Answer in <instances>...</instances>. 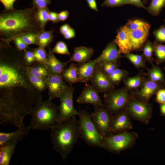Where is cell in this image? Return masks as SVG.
Instances as JSON below:
<instances>
[{
  "instance_id": "cell-1",
  "label": "cell",
  "mask_w": 165,
  "mask_h": 165,
  "mask_svg": "<svg viewBox=\"0 0 165 165\" xmlns=\"http://www.w3.org/2000/svg\"><path fill=\"white\" fill-rule=\"evenodd\" d=\"M24 52L0 42V102L17 108L31 106L43 99L31 83Z\"/></svg>"
},
{
  "instance_id": "cell-2",
  "label": "cell",
  "mask_w": 165,
  "mask_h": 165,
  "mask_svg": "<svg viewBox=\"0 0 165 165\" xmlns=\"http://www.w3.org/2000/svg\"><path fill=\"white\" fill-rule=\"evenodd\" d=\"M36 8L5 10L0 14V38L10 44L16 38L28 34H38L41 30L35 18Z\"/></svg>"
},
{
  "instance_id": "cell-3",
  "label": "cell",
  "mask_w": 165,
  "mask_h": 165,
  "mask_svg": "<svg viewBox=\"0 0 165 165\" xmlns=\"http://www.w3.org/2000/svg\"><path fill=\"white\" fill-rule=\"evenodd\" d=\"M51 139L53 148L64 160L72 152L80 138L78 120L74 116L51 129Z\"/></svg>"
},
{
  "instance_id": "cell-4",
  "label": "cell",
  "mask_w": 165,
  "mask_h": 165,
  "mask_svg": "<svg viewBox=\"0 0 165 165\" xmlns=\"http://www.w3.org/2000/svg\"><path fill=\"white\" fill-rule=\"evenodd\" d=\"M29 115L31 116L29 126L40 130L51 129L58 124V106L49 98L36 103Z\"/></svg>"
},
{
  "instance_id": "cell-5",
  "label": "cell",
  "mask_w": 165,
  "mask_h": 165,
  "mask_svg": "<svg viewBox=\"0 0 165 165\" xmlns=\"http://www.w3.org/2000/svg\"><path fill=\"white\" fill-rule=\"evenodd\" d=\"M80 138L88 145L102 148L103 137L97 130L90 114L86 110L79 111Z\"/></svg>"
},
{
  "instance_id": "cell-6",
  "label": "cell",
  "mask_w": 165,
  "mask_h": 165,
  "mask_svg": "<svg viewBox=\"0 0 165 165\" xmlns=\"http://www.w3.org/2000/svg\"><path fill=\"white\" fill-rule=\"evenodd\" d=\"M136 135L134 133L125 131L104 138L102 148L112 153H119L132 144Z\"/></svg>"
},
{
  "instance_id": "cell-7",
  "label": "cell",
  "mask_w": 165,
  "mask_h": 165,
  "mask_svg": "<svg viewBox=\"0 0 165 165\" xmlns=\"http://www.w3.org/2000/svg\"><path fill=\"white\" fill-rule=\"evenodd\" d=\"M127 90L124 88L110 90L104 95L105 107L110 113L115 114L123 110L129 101Z\"/></svg>"
},
{
  "instance_id": "cell-8",
  "label": "cell",
  "mask_w": 165,
  "mask_h": 165,
  "mask_svg": "<svg viewBox=\"0 0 165 165\" xmlns=\"http://www.w3.org/2000/svg\"><path fill=\"white\" fill-rule=\"evenodd\" d=\"M74 87L67 85L59 98L60 104L58 106V123L64 122L72 117L78 116L79 111L75 108L73 100Z\"/></svg>"
},
{
  "instance_id": "cell-9",
  "label": "cell",
  "mask_w": 165,
  "mask_h": 165,
  "mask_svg": "<svg viewBox=\"0 0 165 165\" xmlns=\"http://www.w3.org/2000/svg\"><path fill=\"white\" fill-rule=\"evenodd\" d=\"M94 108V112L90 116L97 130L103 138L109 136L113 115L108 112L105 106Z\"/></svg>"
},
{
  "instance_id": "cell-10",
  "label": "cell",
  "mask_w": 165,
  "mask_h": 165,
  "mask_svg": "<svg viewBox=\"0 0 165 165\" xmlns=\"http://www.w3.org/2000/svg\"><path fill=\"white\" fill-rule=\"evenodd\" d=\"M127 109L134 119L147 123L151 117V109L150 106L143 101L134 99L129 101Z\"/></svg>"
},
{
  "instance_id": "cell-11",
  "label": "cell",
  "mask_w": 165,
  "mask_h": 165,
  "mask_svg": "<svg viewBox=\"0 0 165 165\" xmlns=\"http://www.w3.org/2000/svg\"><path fill=\"white\" fill-rule=\"evenodd\" d=\"M45 82L48 90L49 98L51 100L59 98L67 85L61 74L51 72Z\"/></svg>"
},
{
  "instance_id": "cell-12",
  "label": "cell",
  "mask_w": 165,
  "mask_h": 165,
  "mask_svg": "<svg viewBox=\"0 0 165 165\" xmlns=\"http://www.w3.org/2000/svg\"><path fill=\"white\" fill-rule=\"evenodd\" d=\"M112 115L110 135L125 132L132 128L130 119L126 112L122 110Z\"/></svg>"
},
{
  "instance_id": "cell-13",
  "label": "cell",
  "mask_w": 165,
  "mask_h": 165,
  "mask_svg": "<svg viewBox=\"0 0 165 165\" xmlns=\"http://www.w3.org/2000/svg\"><path fill=\"white\" fill-rule=\"evenodd\" d=\"M99 93L92 85L86 84L77 99L76 101L79 104H91L93 106H105Z\"/></svg>"
},
{
  "instance_id": "cell-14",
  "label": "cell",
  "mask_w": 165,
  "mask_h": 165,
  "mask_svg": "<svg viewBox=\"0 0 165 165\" xmlns=\"http://www.w3.org/2000/svg\"><path fill=\"white\" fill-rule=\"evenodd\" d=\"M90 82L99 92L105 93L114 89L115 86L98 66L97 64Z\"/></svg>"
},
{
  "instance_id": "cell-15",
  "label": "cell",
  "mask_w": 165,
  "mask_h": 165,
  "mask_svg": "<svg viewBox=\"0 0 165 165\" xmlns=\"http://www.w3.org/2000/svg\"><path fill=\"white\" fill-rule=\"evenodd\" d=\"M114 41L118 47L120 54H125L133 50L129 36V29L126 25L119 29Z\"/></svg>"
},
{
  "instance_id": "cell-16",
  "label": "cell",
  "mask_w": 165,
  "mask_h": 165,
  "mask_svg": "<svg viewBox=\"0 0 165 165\" xmlns=\"http://www.w3.org/2000/svg\"><path fill=\"white\" fill-rule=\"evenodd\" d=\"M31 129L29 126L18 128L17 130L10 132H0V146L14 141H19L26 137Z\"/></svg>"
},
{
  "instance_id": "cell-17",
  "label": "cell",
  "mask_w": 165,
  "mask_h": 165,
  "mask_svg": "<svg viewBox=\"0 0 165 165\" xmlns=\"http://www.w3.org/2000/svg\"><path fill=\"white\" fill-rule=\"evenodd\" d=\"M117 47L114 40L108 43L101 54L96 59L97 63L118 61L122 56L119 53Z\"/></svg>"
},
{
  "instance_id": "cell-18",
  "label": "cell",
  "mask_w": 165,
  "mask_h": 165,
  "mask_svg": "<svg viewBox=\"0 0 165 165\" xmlns=\"http://www.w3.org/2000/svg\"><path fill=\"white\" fill-rule=\"evenodd\" d=\"M151 26L149 25L134 30H129V35L133 50L140 48L145 42Z\"/></svg>"
},
{
  "instance_id": "cell-19",
  "label": "cell",
  "mask_w": 165,
  "mask_h": 165,
  "mask_svg": "<svg viewBox=\"0 0 165 165\" xmlns=\"http://www.w3.org/2000/svg\"><path fill=\"white\" fill-rule=\"evenodd\" d=\"M97 64L96 59L78 64V74L81 82L87 83L90 82L95 71Z\"/></svg>"
},
{
  "instance_id": "cell-20",
  "label": "cell",
  "mask_w": 165,
  "mask_h": 165,
  "mask_svg": "<svg viewBox=\"0 0 165 165\" xmlns=\"http://www.w3.org/2000/svg\"><path fill=\"white\" fill-rule=\"evenodd\" d=\"M94 52L93 49L90 47L82 46L76 47L70 58L66 62H76L78 64L86 63L90 61Z\"/></svg>"
},
{
  "instance_id": "cell-21",
  "label": "cell",
  "mask_w": 165,
  "mask_h": 165,
  "mask_svg": "<svg viewBox=\"0 0 165 165\" xmlns=\"http://www.w3.org/2000/svg\"><path fill=\"white\" fill-rule=\"evenodd\" d=\"M48 48L47 58L45 64L51 72L61 74L68 66V63L60 61L55 56L49 46Z\"/></svg>"
},
{
  "instance_id": "cell-22",
  "label": "cell",
  "mask_w": 165,
  "mask_h": 165,
  "mask_svg": "<svg viewBox=\"0 0 165 165\" xmlns=\"http://www.w3.org/2000/svg\"><path fill=\"white\" fill-rule=\"evenodd\" d=\"M18 141L0 146V165H9Z\"/></svg>"
},
{
  "instance_id": "cell-23",
  "label": "cell",
  "mask_w": 165,
  "mask_h": 165,
  "mask_svg": "<svg viewBox=\"0 0 165 165\" xmlns=\"http://www.w3.org/2000/svg\"><path fill=\"white\" fill-rule=\"evenodd\" d=\"M77 67L78 64L71 63L61 74L64 80L70 86L76 83L81 82L78 76Z\"/></svg>"
},
{
  "instance_id": "cell-24",
  "label": "cell",
  "mask_w": 165,
  "mask_h": 165,
  "mask_svg": "<svg viewBox=\"0 0 165 165\" xmlns=\"http://www.w3.org/2000/svg\"><path fill=\"white\" fill-rule=\"evenodd\" d=\"M27 71L32 75L42 79L45 81L50 73L45 64L35 61L32 65H28Z\"/></svg>"
},
{
  "instance_id": "cell-25",
  "label": "cell",
  "mask_w": 165,
  "mask_h": 165,
  "mask_svg": "<svg viewBox=\"0 0 165 165\" xmlns=\"http://www.w3.org/2000/svg\"><path fill=\"white\" fill-rule=\"evenodd\" d=\"M157 83L149 79L144 82L138 92L139 97L144 100H148L158 89Z\"/></svg>"
},
{
  "instance_id": "cell-26",
  "label": "cell",
  "mask_w": 165,
  "mask_h": 165,
  "mask_svg": "<svg viewBox=\"0 0 165 165\" xmlns=\"http://www.w3.org/2000/svg\"><path fill=\"white\" fill-rule=\"evenodd\" d=\"M53 30H41L37 34V45L45 48L53 41Z\"/></svg>"
},
{
  "instance_id": "cell-27",
  "label": "cell",
  "mask_w": 165,
  "mask_h": 165,
  "mask_svg": "<svg viewBox=\"0 0 165 165\" xmlns=\"http://www.w3.org/2000/svg\"><path fill=\"white\" fill-rule=\"evenodd\" d=\"M48 7L42 9H36L35 19L41 30H45L47 23L49 21L50 12Z\"/></svg>"
},
{
  "instance_id": "cell-28",
  "label": "cell",
  "mask_w": 165,
  "mask_h": 165,
  "mask_svg": "<svg viewBox=\"0 0 165 165\" xmlns=\"http://www.w3.org/2000/svg\"><path fill=\"white\" fill-rule=\"evenodd\" d=\"M165 6V0H151L145 9L150 14L156 16L158 15Z\"/></svg>"
},
{
  "instance_id": "cell-29",
  "label": "cell",
  "mask_w": 165,
  "mask_h": 165,
  "mask_svg": "<svg viewBox=\"0 0 165 165\" xmlns=\"http://www.w3.org/2000/svg\"><path fill=\"white\" fill-rule=\"evenodd\" d=\"M127 73L126 71L117 68L107 76L113 85H118L122 80L125 79Z\"/></svg>"
},
{
  "instance_id": "cell-30",
  "label": "cell",
  "mask_w": 165,
  "mask_h": 165,
  "mask_svg": "<svg viewBox=\"0 0 165 165\" xmlns=\"http://www.w3.org/2000/svg\"><path fill=\"white\" fill-rule=\"evenodd\" d=\"M149 79L156 82L164 81V75L161 69L156 66H154L148 72Z\"/></svg>"
},
{
  "instance_id": "cell-31",
  "label": "cell",
  "mask_w": 165,
  "mask_h": 165,
  "mask_svg": "<svg viewBox=\"0 0 165 165\" xmlns=\"http://www.w3.org/2000/svg\"><path fill=\"white\" fill-rule=\"evenodd\" d=\"M153 51L156 57V61L159 64L165 61V45L155 41L153 43Z\"/></svg>"
},
{
  "instance_id": "cell-32",
  "label": "cell",
  "mask_w": 165,
  "mask_h": 165,
  "mask_svg": "<svg viewBox=\"0 0 165 165\" xmlns=\"http://www.w3.org/2000/svg\"><path fill=\"white\" fill-rule=\"evenodd\" d=\"M28 78L32 85L41 93L47 88L45 81L42 79L32 75L27 71Z\"/></svg>"
},
{
  "instance_id": "cell-33",
  "label": "cell",
  "mask_w": 165,
  "mask_h": 165,
  "mask_svg": "<svg viewBox=\"0 0 165 165\" xmlns=\"http://www.w3.org/2000/svg\"><path fill=\"white\" fill-rule=\"evenodd\" d=\"M124 57L128 59L136 67H143L145 66L144 57L143 55L127 53Z\"/></svg>"
},
{
  "instance_id": "cell-34",
  "label": "cell",
  "mask_w": 165,
  "mask_h": 165,
  "mask_svg": "<svg viewBox=\"0 0 165 165\" xmlns=\"http://www.w3.org/2000/svg\"><path fill=\"white\" fill-rule=\"evenodd\" d=\"M97 65L102 72L107 76L110 75L118 68L119 63L118 61L97 64Z\"/></svg>"
},
{
  "instance_id": "cell-35",
  "label": "cell",
  "mask_w": 165,
  "mask_h": 165,
  "mask_svg": "<svg viewBox=\"0 0 165 165\" xmlns=\"http://www.w3.org/2000/svg\"><path fill=\"white\" fill-rule=\"evenodd\" d=\"M143 79L140 75L136 76L126 79L124 83L126 86L130 89L137 88L140 87L142 84Z\"/></svg>"
},
{
  "instance_id": "cell-36",
  "label": "cell",
  "mask_w": 165,
  "mask_h": 165,
  "mask_svg": "<svg viewBox=\"0 0 165 165\" xmlns=\"http://www.w3.org/2000/svg\"><path fill=\"white\" fill-rule=\"evenodd\" d=\"M34 56L35 62L45 64L47 58V53L45 48L38 46L34 49Z\"/></svg>"
},
{
  "instance_id": "cell-37",
  "label": "cell",
  "mask_w": 165,
  "mask_h": 165,
  "mask_svg": "<svg viewBox=\"0 0 165 165\" xmlns=\"http://www.w3.org/2000/svg\"><path fill=\"white\" fill-rule=\"evenodd\" d=\"M149 25V24L144 20L139 19H135L129 20L126 25L129 30L132 31Z\"/></svg>"
},
{
  "instance_id": "cell-38",
  "label": "cell",
  "mask_w": 165,
  "mask_h": 165,
  "mask_svg": "<svg viewBox=\"0 0 165 165\" xmlns=\"http://www.w3.org/2000/svg\"><path fill=\"white\" fill-rule=\"evenodd\" d=\"M52 50L54 53L70 55L66 43L62 41L57 42Z\"/></svg>"
},
{
  "instance_id": "cell-39",
  "label": "cell",
  "mask_w": 165,
  "mask_h": 165,
  "mask_svg": "<svg viewBox=\"0 0 165 165\" xmlns=\"http://www.w3.org/2000/svg\"><path fill=\"white\" fill-rule=\"evenodd\" d=\"M153 51V44L149 41H147L143 49V55L146 60L151 61Z\"/></svg>"
},
{
  "instance_id": "cell-40",
  "label": "cell",
  "mask_w": 165,
  "mask_h": 165,
  "mask_svg": "<svg viewBox=\"0 0 165 165\" xmlns=\"http://www.w3.org/2000/svg\"><path fill=\"white\" fill-rule=\"evenodd\" d=\"M128 4L127 0H104L101 6L110 8L121 6Z\"/></svg>"
},
{
  "instance_id": "cell-41",
  "label": "cell",
  "mask_w": 165,
  "mask_h": 165,
  "mask_svg": "<svg viewBox=\"0 0 165 165\" xmlns=\"http://www.w3.org/2000/svg\"><path fill=\"white\" fill-rule=\"evenodd\" d=\"M155 41L160 43H165V25L161 26L153 32Z\"/></svg>"
},
{
  "instance_id": "cell-42",
  "label": "cell",
  "mask_w": 165,
  "mask_h": 165,
  "mask_svg": "<svg viewBox=\"0 0 165 165\" xmlns=\"http://www.w3.org/2000/svg\"><path fill=\"white\" fill-rule=\"evenodd\" d=\"M25 61L28 66L32 65L35 62L34 50L30 48L23 51Z\"/></svg>"
},
{
  "instance_id": "cell-43",
  "label": "cell",
  "mask_w": 165,
  "mask_h": 165,
  "mask_svg": "<svg viewBox=\"0 0 165 165\" xmlns=\"http://www.w3.org/2000/svg\"><path fill=\"white\" fill-rule=\"evenodd\" d=\"M37 34L29 33L23 35L20 37L27 45L34 44L37 45Z\"/></svg>"
},
{
  "instance_id": "cell-44",
  "label": "cell",
  "mask_w": 165,
  "mask_h": 165,
  "mask_svg": "<svg viewBox=\"0 0 165 165\" xmlns=\"http://www.w3.org/2000/svg\"><path fill=\"white\" fill-rule=\"evenodd\" d=\"M13 41L16 48L20 51H24L30 48L28 45L23 41L20 36L16 38L13 40Z\"/></svg>"
},
{
  "instance_id": "cell-45",
  "label": "cell",
  "mask_w": 165,
  "mask_h": 165,
  "mask_svg": "<svg viewBox=\"0 0 165 165\" xmlns=\"http://www.w3.org/2000/svg\"><path fill=\"white\" fill-rule=\"evenodd\" d=\"M51 3V0H32L31 4L36 9H42L48 7Z\"/></svg>"
},
{
  "instance_id": "cell-46",
  "label": "cell",
  "mask_w": 165,
  "mask_h": 165,
  "mask_svg": "<svg viewBox=\"0 0 165 165\" xmlns=\"http://www.w3.org/2000/svg\"><path fill=\"white\" fill-rule=\"evenodd\" d=\"M16 0H0L4 6L5 10H11L14 9V3Z\"/></svg>"
},
{
  "instance_id": "cell-47",
  "label": "cell",
  "mask_w": 165,
  "mask_h": 165,
  "mask_svg": "<svg viewBox=\"0 0 165 165\" xmlns=\"http://www.w3.org/2000/svg\"><path fill=\"white\" fill-rule=\"evenodd\" d=\"M156 101L159 103H165V89H161L158 90L156 94Z\"/></svg>"
},
{
  "instance_id": "cell-48",
  "label": "cell",
  "mask_w": 165,
  "mask_h": 165,
  "mask_svg": "<svg viewBox=\"0 0 165 165\" xmlns=\"http://www.w3.org/2000/svg\"><path fill=\"white\" fill-rule=\"evenodd\" d=\"M128 4L138 7L139 8H143L145 9L146 7L142 2V0H127Z\"/></svg>"
},
{
  "instance_id": "cell-49",
  "label": "cell",
  "mask_w": 165,
  "mask_h": 165,
  "mask_svg": "<svg viewBox=\"0 0 165 165\" xmlns=\"http://www.w3.org/2000/svg\"><path fill=\"white\" fill-rule=\"evenodd\" d=\"M49 17V21L53 24L57 23L60 21L58 18V13L56 12L50 11Z\"/></svg>"
},
{
  "instance_id": "cell-50",
  "label": "cell",
  "mask_w": 165,
  "mask_h": 165,
  "mask_svg": "<svg viewBox=\"0 0 165 165\" xmlns=\"http://www.w3.org/2000/svg\"><path fill=\"white\" fill-rule=\"evenodd\" d=\"M69 13L68 10H64L58 13V18L60 21H64L68 18Z\"/></svg>"
},
{
  "instance_id": "cell-51",
  "label": "cell",
  "mask_w": 165,
  "mask_h": 165,
  "mask_svg": "<svg viewBox=\"0 0 165 165\" xmlns=\"http://www.w3.org/2000/svg\"><path fill=\"white\" fill-rule=\"evenodd\" d=\"M75 35V30L71 28L65 34L63 35L64 38L66 39H69L74 38Z\"/></svg>"
},
{
  "instance_id": "cell-52",
  "label": "cell",
  "mask_w": 165,
  "mask_h": 165,
  "mask_svg": "<svg viewBox=\"0 0 165 165\" xmlns=\"http://www.w3.org/2000/svg\"><path fill=\"white\" fill-rule=\"evenodd\" d=\"M89 7L92 9L98 11L97 3L95 0H86Z\"/></svg>"
},
{
  "instance_id": "cell-53",
  "label": "cell",
  "mask_w": 165,
  "mask_h": 165,
  "mask_svg": "<svg viewBox=\"0 0 165 165\" xmlns=\"http://www.w3.org/2000/svg\"><path fill=\"white\" fill-rule=\"evenodd\" d=\"M71 27L69 25L65 24L62 25L60 29V32L63 35L65 34L71 28Z\"/></svg>"
},
{
  "instance_id": "cell-54",
  "label": "cell",
  "mask_w": 165,
  "mask_h": 165,
  "mask_svg": "<svg viewBox=\"0 0 165 165\" xmlns=\"http://www.w3.org/2000/svg\"><path fill=\"white\" fill-rule=\"evenodd\" d=\"M160 106V110L161 112L165 115V103L162 104Z\"/></svg>"
},
{
  "instance_id": "cell-55",
  "label": "cell",
  "mask_w": 165,
  "mask_h": 165,
  "mask_svg": "<svg viewBox=\"0 0 165 165\" xmlns=\"http://www.w3.org/2000/svg\"><path fill=\"white\" fill-rule=\"evenodd\" d=\"M149 0H142V2L144 5L147 4Z\"/></svg>"
},
{
  "instance_id": "cell-56",
  "label": "cell",
  "mask_w": 165,
  "mask_h": 165,
  "mask_svg": "<svg viewBox=\"0 0 165 165\" xmlns=\"http://www.w3.org/2000/svg\"><path fill=\"white\" fill-rule=\"evenodd\" d=\"M164 22L165 24V20H164Z\"/></svg>"
}]
</instances>
